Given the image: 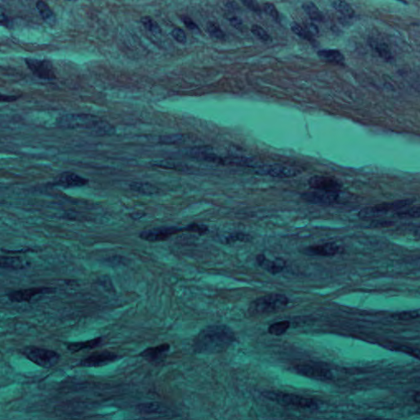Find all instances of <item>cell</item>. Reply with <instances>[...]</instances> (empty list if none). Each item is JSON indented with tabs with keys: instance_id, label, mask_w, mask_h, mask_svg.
Returning a JSON list of instances; mask_svg holds the SVG:
<instances>
[{
	"instance_id": "6da1fadb",
	"label": "cell",
	"mask_w": 420,
	"mask_h": 420,
	"mask_svg": "<svg viewBox=\"0 0 420 420\" xmlns=\"http://www.w3.org/2000/svg\"><path fill=\"white\" fill-rule=\"evenodd\" d=\"M235 341L236 336L229 327L210 325L196 335L192 348L196 354L215 355L227 351Z\"/></svg>"
},
{
	"instance_id": "7a4b0ae2",
	"label": "cell",
	"mask_w": 420,
	"mask_h": 420,
	"mask_svg": "<svg viewBox=\"0 0 420 420\" xmlns=\"http://www.w3.org/2000/svg\"><path fill=\"white\" fill-rule=\"evenodd\" d=\"M57 126L61 128L88 129L96 135H111L115 132L113 126L99 117L86 113H70L57 120Z\"/></svg>"
},
{
	"instance_id": "3957f363",
	"label": "cell",
	"mask_w": 420,
	"mask_h": 420,
	"mask_svg": "<svg viewBox=\"0 0 420 420\" xmlns=\"http://www.w3.org/2000/svg\"><path fill=\"white\" fill-rule=\"evenodd\" d=\"M288 303L289 299L285 295L272 293L252 301L248 312L250 315H267L283 310Z\"/></svg>"
},
{
	"instance_id": "277c9868",
	"label": "cell",
	"mask_w": 420,
	"mask_h": 420,
	"mask_svg": "<svg viewBox=\"0 0 420 420\" xmlns=\"http://www.w3.org/2000/svg\"><path fill=\"white\" fill-rule=\"evenodd\" d=\"M263 395L268 400L277 403L283 406H292L301 409H316L317 403L309 398L294 394L284 393L280 391H267Z\"/></svg>"
},
{
	"instance_id": "5b68a950",
	"label": "cell",
	"mask_w": 420,
	"mask_h": 420,
	"mask_svg": "<svg viewBox=\"0 0 420 420\" xmlns=\"http://www.w3.org/2000/svg\"><path fill=\"white\" fill-rule=\"evenodd\" d=\"M25 357L43 369L56 366L60 360V355L56 351L36 346H27L22 351Z\"/></svg>"
},
{
	"instance_id": "8992f818",
	"label": "cell",
	"mask_w": 420,
	"mask_h": 420,
	"mask_svg": "<svg viewBox=\"0 0 420 420\" xmlns=\"http://www.w3.org/2000/svg\"><path fill=\"white\" fill-rule=\"evenodd\" d=\"M413 199L407 200H396L393 202L382 203L380 205L367 207L359 212L358 216L361 219H369V218H377L380 216L385 215L390 212L397 211L404 209L405 207L413 204Z\"/></svg>"
},
{
	"instance_id": "52a82bcc",
	"label": "cell",
	"mask_w": 420,
	"mask_h": 420,
	"mask_svg": "<svg viewBox=\"0 0 420 420\" xmlns=\"http://www.w3.org/2000/svg\"><path fill=\"white\" fill-rule=\"evenodd\" d=\"M187 232V227L178 228L174 227H163L153 228V229L146 230L139 233V237L142 240L149 242H160L164 241L170 238L173 235Z\"/></svg>"
},
{
	"instance_id": "ba28073f",
	"label": "cell",
	"mask_w": 420,
	"mask_h": 420,
	"mask_svg": "<svg viewBox=\"0 0 420 420\" xmlns=\"http://www.w3.org/2000/svg\"><path fill=\"white\" fill-rule=\"evenodd\" d=\"M255 170H256V173L260 175H267L276 178H294L301 173V170L297 168L281 165V164L263 165V166L259 165L257 169H255Z\"/></svg>"
},
{
	"instance_id": "9c48e42d",
	"label": "cell",
	"mask_w": 420,
	"mask_h": 420,
	"mask_svg": "<svg viewBox=\"0 0 420 420\" xmlns=\"http://www.w3.org/2000/svg\"><path fill=\"white\" fill-rule=\"evenodd\" d=\"M25 63L31 72L42 80H54L56 78L54 66L46 59H26Z\"/></svg>"
},
{
	"instance_id": "30bf717a",
	"label": "cell",
	"mask_w": 420,
	"mask_h": 420,
	"mask_svg": "<svg viewBox=\"0 0 420 420\" xmlns=\"http://www.w3.org/2000/svg\"><path fill=\"white\" fill-rule=\"evenodd\" d=\"M118 359H120L119 355L111 351H97L81 360L79 365L85 368H99L111 364Z\"/></svg>"
},
{
	"instance_id": "8fae6325",
	"label": "cell",
	"mask_w": 420,
	"mask_h": 420,
	"mask_svg": "<svg viewBox=\"0 0 420 420\" xmlns=\"http://www.w3.org/2000/svg\"><path fill=\"white\" fill-rule=\"evenodd\" d=\"M301 198L307 202L314 204V205H332L338 200L339 193L332 192V191H310V192L302 194Z\"/></svg>"
},
{
	"instance_id": "7c38bea8",
	"label": "cell",
	"mask_w": 420,
	"mask_h": 420,
	"mask_svg": "<svg viewBox=\"0 0 420 420\" xmlns=\"http://www.w3.org/2000/svg\"><path fill=\"white\" fill-rule=\"evenodd\" d=\"M170 348L169 344H161L157 346L146 348L139 354V356L151 364H161L166 359Z\"/></svg>"
},
{
	"instance_id": "4fadbf2b",
	"label": "cell",
	"mask_w": 420,
	"mask_h": 420,
	"mask_svg": "<svg viewBox=\"0 0 420 420\" xmlns=\"http://www.w3.org/2000/svg\"><path fill=\"white\" fill-rule=\"evenodd\" d=\"M308 183L310 187L315 189V191L338 192L342 187V183L334 178L324 176H314L310 178Z\"/></svg>"
},
{
	"instance_id": "5bb4252c",
	"label": "cell",
	"mask_w": 420,
	"mask_h": 420,
	"mask_svg": "<svg viewBox=\"0 0 420 420\" xmlns=\"http://www.w3.org/2000/svg\"><path fill=\"white\" fill-rule=\"evenodd\" d=\"M53 289L47 288H34L23 289V290L12 292L8 295L9 301L14 303H23V302H30L34 297L39 295L50 293Z\"/></svg>"
},
{
	"instance_id": "9a60e30c",
	"label": "cell",
	"mask_w": 420,
	"mask_h": 420,
	"mask_svg": "<svg viewBox=\"0 0 420 420\" xmlns=\"http://www.w3.org/2000/svg\"><path fill=\"white\" fill-rule=\"evenodd\" d=\"M295 370L301 375L319 380H330L333 378V373L329 369L323 367L310 365V364H298L294 367Z\"/></svg>"
},
{
	"instance_id": "2e32d148",
	"label": "cell",
	"mask_w": 420,
	"mask_h": 420,
	"mask_svg": "<svg viewBox=\"0 0 420 420\" xmlns=\"http://www.w3.org/2000/svg\"><path fill=\"white\" fill-rule=\"evenodd\" d=\"M89 181L81 176L77 175L72 172H63L57 177L54 185L64 187V188H72V187H81L88 184Z\"/></svg>"
},
{
	"instance_id": "e0dca14e",
	"label": "cell",
	"mask_w": 420,
	"mask_h": 420,
	"mask_svg": "<svg viewBox=\"0 0 420 420\" xmlns=\"http://www.w3.org/2000/svg\"><path fill=\"white\" fill-rule=\"evenodd\" d=\"M339 250V246L335 243H325L309 246L302 249L301 252L309 256L331 257L336 255Z\"/></svg>"
},
{
	"instance_id": "ac0fdd59",
	"label": "cell",
	"mask_w": 420,
	"mask_h": 420,
	"mask_svg": "<svg viewBox=\"0 0 420 420\" xmlns=\"http://www.w3.org/2000/svg\"><path fill=\"white\" fill-rule=\"evenodd\" d=\"M257 263L258 265L263 267L266 271L272 273V274H277L284 269L285 264L283 263V260L271 261L266 258L264 254H258L256 257Z\"/></svg>"
},
{
	"instance_id": "d6986e66",
	"label": "cell",
	"mask_w": 420,
	"mask_h": 420,
	"mask_svg": "<svg viewBox=\"0 0 420 420\" xmlns=\"http://www.w3.org/2000/svg\"><path fill=\"white\" fill-rule=\"evenodd\" d=\"M136 409L142 414H163L169 411L166 407L158 402L142 403L138 404Z\"/></svg>"
},
{
	"instance_id": "ffe728a7",
	"label": "cell",
	"mask_w": 420,
	"mask_h": 420,
	"mask_svg": "<svg viewBox=\"0 0 420 420\" xmlns=\"http://www.w3.org/2000/svg\"><path fill=\"white\" fill-rule=\"evenodd\" d=\"M320 59L327 61L329 63H336V64H342L345 62V57L342 52L337 50H323L318 52Z\"/></svg>"
},
{
	"instance_id": "44dd1931",
	"label": "cell",
	"mask_w": 420,
	"mask_h": 420,
	"mask_svg": "<svg viewBox=\"0 0 420 420\" xmlns=\"http://www.w3.org/2000/svg\"><path fill=\"white\" fill-rule=\"evenodd\" d=\"M101 337H97L94 339L89 340L86 342H72L68 345V350L70 352L77 353L79 351L87 350V349H93L99 346L101 343Z\"/></svg>"
},
{
	"instance_id": "7402d4cb",
	"label": "cell",
	"mask_w": 420,
	"mask_h": 420,
	"mask_svg": "<svg viewBox=\"0 0 420 420\" xmlns=\"http://www.w3.org/2000/svg\"><path fill=\"white\" fill-rule=\"evenodd\" d=\"M36 9L38 10L40 15H41V18H43L45 23L51 26V27L55 25L56 17H55V14H54V12L52 11L50 6L46 3L43 2V1H38L36 3Z\"/></svg>"
},
{
	"instance_id": "603a6c76",
	"label": "cell",
	"mask_w": 420,
	"mask_h": 420,
	"mask_svg": "<svg viewBox=\"0 0 420 420\" xmlns=\"http://www.w3.org/2000/svg\"><path fill=\"white\" fill-rule=\"evenodd\" d=\"M26 267L24 261L18 257L0 256V267L5 269L19 270Z\"/></svg>"
},
{
	"instance_id": "cb8c5ba5",
	"label": "cell",
	"mask_w": 420,
	"mask_h": 420,
	"mask_svg": "<svg viewBox=\"0 0 420 420\" xmlns=\"http://www.w3.org/2000/svg\"><path fill=\"white\" fill-rule=\"evenodd\" d=\"M369 45L370 47L373 49V51L376 52V54L382 58L383 60L386 62H390L392 60V54L391 51L389 50L388 46L383 42H380V41H376V40H371L369 41Z\"/></svg>"
},
{
	"instance_id": "d4e9b609",
	"label": "cell",
	"mask_w": 420,
	"mask_h": 420,
	"mask_svg": "<svg viewBox=\"0 0 420 420\" xmlns=\"http://www.w3.org/2000/svg\"><path fill=\"white\" fill-rule=\"evenodd\" d=\"M302 8L311 20L316 22H323L324 20V14L314 3H305L302 5Z\"/></svg>"
},
{
	"instance_id": "484cf974",
	"label": "cell",
	"mask_w": 420,
	"mask_h": 420,
	"mask_svg": "<svg viewBox=\"0 0 420 420\" xmlns=\"http://www.w3.org/2000/svg\"><path fill=\"white\" fill-rule=\"evenodd\" d=\"M130 188L133 191L143 195H155L159 191L157 187L147 182H133L130 184Z\"/></svg>"
},
{
	"instance_id": "4316f807",
	"label": "cell",
	"mask_w": 420,
	"mask_h": 420,
	"mask_svg": "<svg viewBox=\"0 0 420 420\" xmlns=\"http://www.w3.org/2000/svg\"><path fill=\"white\" fill-rule=\"evenodd\" d=\"M333 9H336L337 12H339L340 14H342L346 18H351L354 16L355 11L354 9L351 8V5H349L348 3L345 2V1H333L332 3Z\"/></svg>"
},
{
	"instance_id": "83f0119b",
	"label": "cell",
	"mask_w": 420,
	"mask_h": 420,
	"mask_svg": "<svg viewBox=\"0 0 420 420\" xmlns=\"http://www.w3.org/2000/svg\"><path fill=\"white\" fill-rule=\"evenodd\" d=\"M290 322L280 321L270 325L267 329L268 333L273 336H282L287 333V331L290 328Z\"/></svg>"
},
{
	"instance_id": "f1b7e54d",
	"label": "cell",
	"mask_w": 420,
	"mask_h": 420,
	"mask_svg": "<svg viewBox=\"0 0 420 420\" xmlns=\"http://www.w3.org/2000/svg\"><path fill=\"white\" fill-rule=\"evenodd\" d=\"M141 22H142V24L144 26L145 28L148 32H151L152 34H161V32H162L161 28H160L159 24L154 20L153 18H150V17H143L141 19Z\"/></svg>"
},
{
	"instance_id": "f546056e",
	"label": "cell",
	"mask_w": 420,
	"mask_h": 420,
	"mask_svg": "<svg viewBox=\"0 0 420 420\" xmlns=\"http://www.w3.org/2000/svg\"><path fill=\"white\" fill-rule=\"evenodd\" d=\"M252 34L254 35L256 38H258L259 41H262L263 43H269L272 41L271 36L268 35L265 30L263 29V27H261L258 25H253L251 27Z\"/></svg>"
},
{
	"instance_id": "4dcf8cb0",
	"label": "cell",
	"mask_w": 420,
	"mask_h": 420,
	"mask_svg": "<svg viewBox=\"0 0 420 420\" xmlns=\"http://www.w3.org/2000/svg\"><path fill=\"white\" fill-rule=\"evenodd\" d=\"M207 31L213 38L218 40H223L225 38L224 32L221 29L218 24L214 22H209L207 23Z\"/></svg>"
},
{
	"instance_id": "1f68e13d",
	"label": "cell",
	"mask_w": 420,
	"mask_h": 420,
	"mask_svg": "<svg viewBox=\"0 0 420 420\" xmlns=\"http://www.w3.org/2000/svg\"><path fill=\"white\" fill-rule=\"evenodd\" d=\"M184 135L182 134H171V135H164L160 137V141L164 145L179 144L184 141Z\"/></svg>"
},
{
	"instance_id": "d6a6232c",
	"label": "cell",
	"mask_w": 420,
	"mask_h": 420,
	"mask_svg": "<svg viewBox=\"0 0 420 420\" xmlns=\"http://www.w3.org/2000/svg\"><path fill=\"white\" fill-rule=\"evenodd\" d=\"M398 217L400 218H416L420 216V207L418 205L413 206L412 208L400 212L397 214Z\"/></svg>"
},
{
	"instance_id": "836d02e7",
	"label": "cell",
	"mask_w": 420,
	"mask_h": 420,
	"mask_svg": "<svg viewBox=\"0 0 420 420\" xmlns=\"http://www.w3.org/2000/svg\"><path fill=\"white\" fill-rule=\"evenodd\" d=\"M420 316L419 310H411L406 312L399 313L396 315H392L395 319H400V320H412V319H418Z\"/></svg>"
},
{
	"instance_id": "e575fe53",
	"label": "cell",
	"mask_w": 420,
	"mask_h": 420,
	"mask_svg": "<svg viewBox=\"0 0 420 420\" xmlns=\"http://www.w3.org/2000/svg\"><path fill=\"white\" fill-rule=\"evenodd\" d=\"M291 28H292V32H294L295 34L299 36L301 38L308 40V41H310L311 39L310 33L306 29H304L303 27L299 25L298 23H292Z\"/></svg>"
},
{
	"instance_id": "d590c367",
	"label": "cell",
	"mask_w": 420,
	"mask_h": 420,
	"mask_svg": "<svg viewBox=\"0 0 420 420\" xmlns=\"http://www.w3.org/2000/svg\"><path fill=\"white\" fill-rule=\"evenodd\" d=\"M263 10L265 12L266 14L271 17L272 19H274L275 21L279 20L278 11L275 7L274 5H272L271 3H266L265 5H263Z\"/></svg>"
},
{
	"instance_id": "8d00e7d4",
	"label": "cell",
	"mask_w": 420,
	"mask_h": 420,
	"mask_svg": "<svg viewBox=\"0 0 420 420\" xmlns=\"http://www.w3.org/2000/svg\"><path fill=\"white\" fill-rule=\"evenodd\" d=\"M171 35L174 40L178 41V43H187V36H186L184 31L181 28H178V27L174 28L171 32Z\"/></svg>"
},
{
	"instance_id": "74e56055",
	"label": "cell",
	"mask_w": 420,
	"mask_h": 420,
	"mask_svg": "<svg viewBox=\"0 0 420 420\" xmlns=\"http://www.w3.org/2000/svg\"><path fill=\"white\" fill-rule=\"evenodd\" d=\"M243 5H245V7L249 9V10L254 12V13H260V6L258 5V3L255 1H252V0H245L242 1Z\"/></svg>"
},
{
	"instance_id": "f35d334b",
	"label": "cell",
	"mask_w": 420,
	"mask_h": 420,
	"mask_svg": "<svg viewBox=\"0 0 420 420\" xmlns=\"http://www.w3.org/2000/svg\"><path fill=\"white\" fill-rule=\"evenodd\" d=\"M182 21H183V23H184L186 27L188 28V29L191 30V31H196V30H199V27L198 26L196 25V23H194V21L191 19V18H189L187 16H182Z\"/></svg>"
},
{
	"instance_id": "ab89813d",
	"label": "cell",
	"mask_w": 420,
	"mask_h": 420,
	"mask_svg": "<svg viewBox=\"0 0 420 420\" xmlns=\"http://www.w3.org/2000/svg\"><path fill=\"white\" fill-rule=\"evenodd\" d=\"M229 22L236 29L240 30L243 27V22L238 17H231L229 18Z\"/></svg>"
},
{
	"instance_id": "60d3db41",
	"label": "cell",
	"mask_w": 420,
	"mask_h": 420,
	"mask_svg": "<svg viewBox=\"0 0 420 420\" xmlns=\"http://www.w3.org/2000/svg\"><path fill=\"white\" fill-rule=\"evenodd\" d=\"M248 236L244 235L241 233L234 234L231 235L228 238L226 239L227 242H232V241H236V240H247Z\"/></svg>"
},
{
	"instance_id": "b9f144b4",
	"label": "cell",
	"mask_w": 420,
	"mask_h": 420,
	"mask_svg": "<svg viewBox=\"0 0 420 420\" xmlns=\"http://www.w3.org/2000/svg\"><path fill=\"white\" fill-rule=\"evenodd\" d=\"M19 99V96H15V95H5V94H0V102H10L16 101Z\"/></svg>"
},
{
	"instance_id": "7bdbcfd3",
	"label": "cell",
	"mask_w": 420,
	"mask_h": 420,
	"mask_svg": "<svg viewBox=\"0 0 420 420\" xmlns=\"http://www.w3.org/2000/svg\"><path fill=\"white\" fill-rule=\"evenodd\" d=\"M307 32L310 33V35L311 34H318L319 33V28H318L317 26H315V24H312V23H310L308 25V31Z\"/></svg>"
},
{
	"instance_id": "ee69618b",
	"label": "cell",
	"mask_w": 420,
	"mask_h": 420,
	"mask_svg": "<svg viewBox=\"0 0 420 420\" xmlns=\"http://www.w3.org/2000/svg\"><path fill=\"white\" fill-rule=\"evenodd\" d=\"M360 420H395V419H387V418H377V417H367V418H362Z\"/></svg>"
}]
</instances>
